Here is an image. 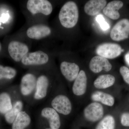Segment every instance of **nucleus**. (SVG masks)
I'll list each match as a JSON object with an SVG mask.
<instances>
[{
  "mask_svg": "<svg viewBox=\"0 0 129 129\" xmlns=\"http://www.w3.org/2000/svg\"><path fill=\"white\" fill-rule=\"evenodd\" d=\"M41 115L48 119L51 129H58L60 128L61 125L60 116L54 109L45 108L42 111Z\"/></svg>",
  "mask_w": 129,
  "mask_h": 129,
  "instance_id": "nucleus-15",
  "label": "nucleus"
},
{
  "mask_svg": "<svg viewBox=\"0 0 129 129\" xmlns=\"http://www.w3.org/2000/svg\"><path fill=\"white\" fill-rule=\"evenodd\" d=\"M129 36V20L123 18L119 21L113 26L110 33V37L115 41L126 39Z\"/></svg>",
  "mask_w": 129,
  "mask_h": 129,
  "instance_id": "nucleus-4",
  "label": "nucleus"
},
{
  "mask_svg": "<svg viewBox=\"0 0 129 129\" xmlns=\"http://www.w3.org/2000/svg\"><path fill=\"white\" fill-rule=\"evenodd\" d=\"M26 7L28 11L33 15L41 13L48 16L53 10L51 3L47 0H29Z\"/></svg>",
  "mask_w": 129,
  "mask_h": 129,
  "instance_id": "nucleus-2",
  "label": "nucleus"
},
{
  "mask_svg": "<svg viewBox=\"0 0 129 129\" xmlns=\"http://www.w3.org/2000/svg\"><path fill=\"white\" fill-rule=\"evenodd\" d=\"M121 123L123 126L129 127V113H124L121 117Z\"/></svg>",
  "mask_w": 129,
  "mask_h": 129,
  "instance_id": "nucleus-27",
  "label": "nucleus"
},
{
  "mask_svg": "<svg viewBox=\"0 0 129 129\" xmlns=\"http://www.w3.org/2000/svg\"><path fill=\"white\" fill-rule=\"evenodd\" d=\"M124 58L126 63L129 66V51L125 54Z\"/></svg>",
  "mask_w": 129,
  "mask_h": 129,
  "instance_id": "nucleus-28",
  "label": "nucleus"
},
{
  "mask_svg": "<svg viewBox=\"0 0 129 129\" xmlns=\"http://www.w3.org/2000/svg\"><path fill=\"white\" fill-rule=\"evenodd\" d=\"M49 80L45 75H42L37 79L34 98L39 100L45 97L49 86Z\"/></svg>",
  "mask_w": 129,
  "mask_h": 129,
  "instance_id": "nucleus-17",
  "label": "nucleus"
},
{
  "mask_svg": "<svg viewBox=\"0 0 129 129\" xmlns=\"http://www.w3.org/2000/svg\"><path fill=\"white\" fill-rule=\"evenodd\" d=\"M89 68L92 72L98 73L102 70L108 72L112 69V64L107 58L96 56L92 58L89 63Z\"/></svg>",
  "mask_w": 129,
  "mask_h": 129,
  "instance_id": "nucleus-10",
  "label": "nucleus"
},
{
  "mask_svg": "<svg viewBox=\"0 0 129 129\" xmlns=\"http://www.w3.org/2000/svg\"><path fill=\"white\" fill-rule=\"evenodd\" d=\"M17 73V71L14 68L3 67L0 64V80L3 79H11L16 76Z\"/></svg>",
  "mask_w": 129,
  "mask_h": 129,
  "instance_id": "nucleus-24",
  "label": "nucleus"
},
{
  "mask_svg": "<svg viewBox=\"0 0 129 129\" xmlns=\"http://www.w3.org/2000/svg\"><path fill=\"white\" fill-rule=\"evenodd\" d=\"M119 72L125 82L129 85V69L125 66H122L120 67Z\"/></svg>",
  "mask_w": 129,
  "mask_h": 129,
  "instance_id": "nucleus-25",
  "label": "nucleus"
},
{
  "mask_svg": "<svg viewBox=\"0 0 129 129\" xmlns=\"http://www.w3.org/2000/svg\"><path fill=\"white\" fill-rule=\"evenodd\" d=\"M107 3V1L105 0H90L85 5L84 11L89 16H96L104 9Z\"/></svg>",
  "mask_w": 129,
  "mask_h": 129,
  "instance_id": "nucleus-14",
  "label": "nucleus"
},
{
  "mask_svg": "<svg viewBox=\"0 0 129 129\" xmlns=\"http://www.w3.org/2000/svg\"><path fill=\"white\" fill-rule=\"evenodd\" d=\"M51 34L50 27L44 24H37L28 28L26 34L32 39L40 40L46 38Z\"/></svg>",
  "mask_w": 129,
  "mask_h": 129,
  "instance_id": "nucleus-9",
  "label": "nucleus"
},
{
  "mask_svg": "<svg viewBox=\"0 0 129 129\" xmlns=\"http://www.w3.org/2000/svg\"><path fill=\"white\" fill-rule=\"evenodd\" d=\"M79 13L78 6L73 1L65 3L60 9L58 18L64 27L71 28L76 25L78 21Z\"/></svg>",
  "mask_w": 129,
  "mask_h": 129,
  "instance_id": "nucleus-1",
  "label": "nucleus"
},
{
  "mask_svg": "<svg viewBox=\"0 0 129 129\" xmlns=\"http://www.w3.org/2000/svg\"><path fill=\"white\" fill-rule=\"evenodd\" d=\"M28 47L23 42L13 41L9 43L8 51L12 59L16 62L21 61L22 58L29 52Z\"/></svg>",
  "mask_w": 129,
  "mask_h": 129,
  "instance_id": "nucleus-5",
  "label": "nucleus"
},
{
  "mask_svg": "<svg viewBox=\"0 0 129 129\" xmlns=\"http://www.w3.org/2000/svg\"><path fill=\"white\" fill-rule=\"evenodd\" d=\"M115 81V77L112 75H102L96 79L94 82V85L97 89H107L113 85Z\"/></svg>",
  "mask_w": 129,
  "mask_h": 129,
  "instance_id": "nucleus-18",
  "label": "nucleus"
},
{
  "mask_svg": "<svg viewBox=\"0 0 129 129\" xmlns=\"http://www.w3.org/2000/svg\"><path fill=\"white\" fill-rule=\"evenodd\" d=\"M11 99L9 94L3 92L0 94V113L6 114L12 108Z\"/></svg>",
  "mask_w": 129,
  "mask_h": 129,
  "instance_id": "nucleus-22",
  "label": "nucleus"
},
{
  "mask_svg": "<svg viewBox=\"0 0 129 129\" xmlns=\"http://www.w3.org/2000/svg\"><path fill=\"white\" fill-rule=\"evenodd\" d=\"M51 105L57 112L64 115L70 114L72 110V105L70 99L66 96L58 95L52 100Z\"/></svg>",
  "mask_w": 129,
  "mask_h": 129,
  "instance_id": "nucleus-8",
  "label": "nucleus"
},
{
  "mask_svg": "<svg viewBox=\"0 0 129 129\" xmlns=\"http://www.w3.org/2000/svg\"><path fill=\"white\" fill-rule=\"evenodd\" d=\"M115 120L112 115L105 116L97 125L96 129H114Z\"/></svg>",
  "mask_w": 129,
  "mask_h": 129,
  "instance_id": "nucleus-23",
  "label": "nucleus"
},
{
  "mask_svg": "<svg viewBox=\"0 0 129 129\" xmlns=\"http://www.w3.org/2000/svg\"><path fill=\"white\" fill-rule=\"evenodd\" d=\"M91 98L94 101L100 102L109 107L113 106L115 102L114 98L112 95L102 91H95L91 95Z\"/></svg>",
  "mask_w": 129,
  "mask_h": 129,
  "instance_id": "nucleus-19",
  "label": "nucleus"
},
{
  "mask_svg": "<svg viewBox=\"0 0 129 129\" xmlns=\"http://www.w3.org/2000/svg\"><path fill=\"white\" fill-rule=\"evenodd\" d=\"M87 78L85 72L81 70L78 76L75 80L73 85V92L76 96L84 94L87 89Z\"/></svg>",
  "mask_w": 129,
  "mask_h": 129,
  "instance_id": "nucleus-13",
  "label": "nucleus"
},
{
  "mask_svg": "<svg viewBox=\"0 0 129 129\" xmlns=\"http://www.w3.org/2000/svg\"><path fill=\"white\" fill-rule=\"evenodd\" d=\"M96 21L100 24V26L103 30H106L109 28L108 24L106 22L104 17L102 15H99L97 16Z\"/></svg>",
  "mask_w": 129,
  "mask_h": 129,
  "instance_id": "nucleus-26",
  "label": "nucleus"
},
{
  "mask_svg": "<svg viewBox=\"0 0 129 129\" xmlns=\"http://www.w3.org/2000/svg\"><path fill=\"white\" fill-rule=\"evenodd\" d=\"M104 110L102 104L99 103H92L86 106L84 109V114L86 120L95 122L102 118L104 115Z\"/></svg>",
  "mask_w": 129,
  "mask_h": 129,
  "instance_id": "nucleus-7",
  "label": "nucleus"
},
{
  "mask_svg": "<svg viewBox=\"0 0 129 129\" xmlns=\"http://www.w3.org/2000/svg\"><path fill=\"white\" fill-rule=\"evenodd\" d=\"M2 49V45L1 44V42H0V51H1V50Z\"/></svg>",
  "mask_w": 129,
  "mask_h": 129,
  "instance_id": "nucleus-29",
  "label": "nucleus"
},
{
  "mask_svg": "<svg viewBox=\"0 0 129 129\" xmlns=\"http://www.w3.org/2000/svg\"><path fill=\"white\" fill-rule=\"evenodd\" d=\"M49 61V56L43 51L29 52L21 62L25 66H35L45 64Z\"/></svg>",
  "mask_w": 129,
  "mask_h": 129,
  "instance_id": "nucleus-6",
  "label": "nucleus"
},
{
  "mask_svg": "<svg viewBox=\"0 0 129 129\" xmlns=\"http://www.w3.org/2000/svg\"><path fill=\"white\" fill-rule=\"evenodd\" d=\"M37 79L34 75L28 73L24 75L21 79L20 89L22 94H30L36 87Z\"/></svg>",
  "mask_w": 129,
  "mask_h": 129,
  "instance_id": "nucleus-12",
  "label": "nucleus"
},
{
  "mask_svg": "<svg viewBox=\"0 0 129 129\" xmlns=\"http://www.w3.org/2000/svg\"><path fill=\"white\" fill-rule=\"evenodd\" d=\"M23 104L21 101H17L13 106L12 108L5 114L6 121L9 124L13 123L19 113L22 111Z\"/></svg>",
  "mask_w": 129,
  "mask_h": 129,
  "instance_id": "nucleus-21",
  "label": "nucleus"
},
{
  "mask_svg": "<svg viewBox=\"0 0 129 129\" xmlns=\"http://www.w3.org/2000/svg\"><path fill=\"white\" fill-rule=\"evenodd\" d=\"M124 50L118 44L106 43L97 47L96 52L99 56L109 59H113L119 56Z\"/></svg>",
  "mask_w": 129,
  "mask_h": 129,
  "instance_id": "nucleus-3",
  "label": "nucleus"
},
{
  "mask_svg": "<svg viewBox=\"0 0 129 129\" xmlns=\"http://www.w3.org/2000/svg\"></svg>",
  "mask_w": 129,
  "mask_h": 129,
  "instance_id": "nucleus-30",
  "label": "nucleus"
},
{
  "mask_svg": "<svg viewBox=\"0 0 129 129\" xmlns=\"http://www.w3.org/2000/svg\"><path fill=\"white\" fill-rule=\"evenodd\" d=\"M60 68L63 75L70 81L75 80L80 72L78 65L74 62H62L60 64Z\"/></svg>",
  "mask_w": 129,
  "mask_h": 129,
  "instance_id": "nucleus-11",
  "label": "nucleus"
},
{
  "mask_svg": "<svg viewBox=\"0 0 129 129\" xmlns=\"http://www.w3.org/2000/svg\"><path fill=\"white\" fill-rule=\"evenodd\" d=\"M123 6V3L120 1H113L109 3L103 9L104 14L113 20H117L120 17L118 10Z\"/></svg>",
  "mask_w": 129,
  "mask_h": 129,
  "instance_id": "nucleus-16",
  "label": "nucleus"
},
{
  "mask_svg": "<svg viewBox=\"0 0 129 129\" xmlns=\"http://www.w3.org/2000/svg\"><path fill=\"white\" fill-rule=\"evenodd\" d=\"M31 119L25 112L21 111L16 117L12 123V129H24L30 124Z\"/></svg>",
  "mask_w": 129,
  "mask_h": 129,
  "instance_id": "nucleus-20",
  "label": "nucleus"
}]
</instances>
